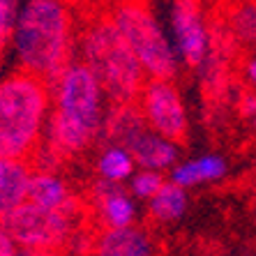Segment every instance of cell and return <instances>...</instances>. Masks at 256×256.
<instances>
[{
    "instance_id": "cell-13",
    "label": "cell",
    "mask_w": 256,
    "mask_h": 256,
    "mask_svg": "<svg viewBox=\"0 0 256 256\" xmlns=\"http://www.w3.org/2000/svg\"><path fill=\"white\" fill-rule=\"evenodd\" d=\"M32 164L28 160L0 157V222H5L28 198Z\"/></svg>"
},
{
    "instance_id": "cell-26",
    "label": "cell",
    "mask_w": 256,
    "mask_h": 256,
    "mask_svg": "<svg viewBox=\"0 0 256 256\" xmlns=\"http://www.w3.org/2000/svg\"><path fill=\"white\" fill-rule=\"evenodd\" d=\"M102 256H118V254H102Z\"/></svg>"
},
{
    "instance_id": "cell-17",
    "label": "cell",
    "mask_w": 256,
    "mask_h": 256,
    "mask_svg": "<svg viewBox=\"0 0 256 256\" xmlns=\"http://www.w3.org/2000/svg\"><path fill=\"white\" fill-rule=\"evenodd\" d=\"M185 187H180L178 182H173L171 178L164 182L160 192L155 196L146 201V210H148V217L157 224H173L185 217L187 208H190V196H187Z\"/></svg>"
},
{
    "instance_id": "cell-16",
    "label": "cell",
    "mask_w": 256,
    "mask_h": 256,
    "mask_svg": "<svg viewBox=\"0 0 256 256\" xmlns=\"http://www.w3.org/2000/svg\"><path fill=\"white\" fill-rule=\"evenodd\" d=\"M136 168H138V164L127 146L111 143V141L100 143V150H97V155H95L97 178L125 185V182H130L132 176L136 173Z\"/></svg>"
},
{
    "instance_id": "cell-25",
    "label": "cell",
    "mask_w": 256,
    "mask_h": 256,
    "mask_svg": "<svg viewBox=\"0 0 256 256\" xmlns=\"http://www.w3.org/2000/svg\"><path fill=\"white\" fill-rule=\"evenodd\" d=\"M247 122H250V127H252V130H254V132H256V114H254V116H252V118H250V120H247Z\"/></svg>"
},
{
    "instance_id": "cell-12",
    "label": "cell",
    "mask_w": 256,
    "mask_h": 256,
    "mask_svg": "<svg viewBox=\"0 0 256 256\" xmlns=\"http://www.w3.org/2000/svg\"><path fill=\"white\" fill-rule=\"evenodd\" d=\"M228 173V162L220 152H206L198 157H190V160H180L176 166L168 171V178L173 182H178L185 190H194L201 185H212L226 178Z\"/></svg>"
},
{
    "instance_id": "cell-19",
    "label": "cell",
    "mask_w": 256,
    "mask_h": 256,
    "mask_svg": "<svg viewBox=\"0 0 256 256\" xmlns=\"http://www.w3.org/2000/svg\"><path fill=\"white\" fill-rule=\"evenodd\" d=\"M168 180V173L155 171V168H136V173L130 178L127 187L138 201H150L157 192L164 187V182Z\"/></svg>"
},
{
    "instance_id": "cell-10",
    "label": "cell",
    "mask_w": 256,
    "mask_h": 256,
    "mask_svg": "<svg viewBox=\"0 0 256 256\" xmlns=\"http://www.w3.org/2000/svg\"><path fill=\"white\" fill-rule=\"evenodd\" d=\"M130 150L138 168H155V171L168 173L180 162V143L150 127H146L130 143Z\"/></svg>"
},
{
    "instance_id": "cell-3",
    "label": "cell",
    "mask_w": 256,
    "mask_h": 256,
    "mask_svg": "<svg viewBox=\"0 0 256 256\" xmlns=\"http://www.w3.org/2000/svg\"><path fill=\"white\" fill-rule=\"evenodd\" d=\"M76 60L92 70L111 104L136 102L148 81L143 65L111 12H100L78 28Z\"/></svg>"
},
{
    "instance_id": "cell-9",
    "label": "cell",
    "mask_w": 256,
    "mask_h": 256,
    "mask_svg": "<svg viewBox=\"0 0 256 256\" xmlns=\"http://www.w3.org/2000/svg\"><path fill=\"white\" fill-rule=\"evenodd\" d=\"M88 208L104 228H122L136 224L138 198L130 192V187L97 178L88 192Z\"/></svg>"
},
{
    "instance_id": "cell-5",
    "label": "cell",
    "mask_w": 256,
    "mask_h": 256,
    "mask_svg": "<svg viewBox=\"0 0 256 256\" xmlns=\"http://www.w3.org/2000/svg\"><path fill=\"white\" fill-rule=\"evenodd\" d=\"M120 32L130 42L148 78H173L180 70V58L171 32L157 21L146 0H116L108 10Z\"/></svg>"
},
{
    "instance_id": "cell-20",
    "label": "cell",
    "mask_w": 256,
    "mask_h": 256,
    "mask_svg": "<svg viewBox=\"0 0 256 256\" xmlns=\"http://www.w3.org/2000/svg\"><path fill=\"white\" fill-rule=\"evenodd\" d=\"M21 2L24 0H0V58L10 51L14 24H16Z\"/></svg>"
},
{
    "instance_id": "cell-24",
    "label": "cell",
    "mask_w": 256,
    "mask_h": 256,
    "mask_svg": "<svg viewBox=\"0 0 256 256\" xmlns=\"http://www.w3.org/2000/svg\"><path fill=\"white\" fill-rule=\"evenodd\" d=\"M21 256H62L58 250H21Z\"/></svg>"
},
{
    "instance_id": "cell-28",
    "label": "cell",
    "mask_w": 256,
    "mask_h": 256,
    "mask_svg": "<svg viewBox=\"0 0 256 256\" xmlns=\"http://www.w3.org/2000/svg\"><path fill=\"white\" fill-rule=\"evenodd\" d=\"M254 190H256V178H254Z\"/></svg>"
},
{
    "instance_id": "cell-4",
    "label": "cell",
    "mask_w": 256,
    "mask_h": 256,
    "mask_svg": "<svg viewBox=\"0 0 256 256\" xmlns=\"http://www.w3.org/2000/svg\"><path fill=\"white\" fill-rule=\"evenodd\" d=\"M51 84L26 70L0 76V157L28 160L46 136Z\"/></svg>"
},
{
    "instance_id": "cell-18",
    "label": "cell",
    "mask_w": 256,
    "mask_h": 256,
    "mask_svg": "<svg viewBox=\"0 0 256 256\" xmlns=\"http://www.w3.org/2000/svg\"><path fill=\"white\" fill-rule=\"evenodd\" d=\"M228 30L238 44L256 51V0H240L233 7L228 16Z\"/></svg>"
},
{
    "instance_id": "cell-7",
    "label": "cell",
    "mask_w": 256,
    "mask_h": 256,
    "mask_svg": "<svg viewBox=\"0 0 256 256\" xmlns=\"http://www.w3.org/2000/svg\"><path fill=\"white\" fill-rule=\"evenodd\" d=\"M136 104L150 130L160 132L178 143L187 136L190 114H187L182 92L173 84V78H148Z\"/></svg>"
},
{
    "instance_id": "cell-8",
    "label": "cell",
    "mask_w": 256,
    "mask_h": 256,
    "mask_svg": "<svg viewBox=\"0 0 256 256\" xmlns=\"http://www.w3.org/2000/svg\"><path fill=\"white\" fill-rule=\"evenodd\" d=\"M168 32L180 62L190 70H201L212 48V28L203 14L201 0H173Z\"/></svg>"
},
{
    "instance_id": "cell-6",
    "label": "cell",
    "mask_w": 256,
    "mask_h": 256,
    "mask_svg": "<svg viewBox=\"0 0 256 256\" xmlns=\"http://www.w3.org/2000/svg\"><path fill=\"white\" fill-rule=\"evenodd\" d=\"M86 210L46 208L26 198L2 224L21 250H58L67 252L84 231Z\"/></svg>"
},
{
    "instance_id": "cell-23",
    "label": "cell",
    "mask_w": 256,
    "mask_h": 256,
    "mask_svg": "<svg viewBox=\"0 0 256 256\" xmlns=\"http://www.w3.org/2000/svg\"><path fill=\"white\" fill-rule=\"evenodd\" d=\"M242 78L252 90H256V51H252L242 62Z\"/></svg>"
},
{
    "instance_id": "cell-22",
    "label": "cell",
    "mask_w": 256,
    "mask_h": 256,
    "mask_svg": "<svg viewBox=\"0 0 256 256\" xmlns=\"http://www.w3.org/2000/svg\"><path fill=\"white\" fill-rule=\"evenodd\" d=\"M238 114L242 116L244 120H250L252 116L256 114V90H247L238 97Z\"/></svg>"
},
{
    "instance_id": "cell-15",
    "label": "cell",
    "mask_w": 256,
    "mask_h": 256,
    "mask_svg": "<svg viewBox=\"0 0 256 256\" xmlns=\"http://www.w3.org/2000/svg\"><path fill=\"white\" fill-rule=\"evenodd\" d=\"M146 127H148V122L143 118L136 102H130V104H111V108H108V114H106V120H104L102 141L122 143V146L130 148V143L134 141Z\"/></svg>"
},
{
    "instance_id": "cell-21",
    "label": "cell",
    "mask_w": 256,
    "mask_h": 256,
    "mask_svg": "<svg viewBox=\"0 0 256 256\" xmlns=\"http://www.w3.org/2000/svg\"><path fill=\"white\" fill-rule=\"evenodd\" d=\"M0 256H21V247L10 236V231L5 228L2 222H0Z\"/></svg>"
},
{
    "instance_id": "cell-1",
    "label": "cell",
    "mask_w": 256,
    "mask_h": 256,
    "mask_svg": "<svg viewBox=\"0 0 256 256\" xmlns=\"http://www.w3.org/2000/svg\"><path fill=\"white\" fill-rule=\"evenodd\" d=\"M108 108L111 102L100 78L88 65L74 60L51 84V118L44 141L65 160L84 155L102 141Z\"/></svg>"
},
{
    "instance_id": "cell-2",
    "label": "cell",
    "mask_w": 256,
    "mask_h": 256,
    "mask_svg": "<svg viewBox=\"0 0 256 256\" xmlns=\"http://www.w3.org/2000/svg\"><path fill=\"white\" fill-rule=\"evenodd\" d=\"M76 37L70 0H24L10 54L18 70L54 84L76 60Z\"/></svg>"
},
{
    "instance_id": "cell-27",
    "label": "cell",
    "mask_w": 256,
    "mask_h": 256,
    "mask_svg": "<svg viewBox=\"0 0 256 256\" xmlns=\"http://www.w3.org/2000/svg\"><path fill=\"white\" fill-rule=\"evenodd\" d=\"M254 226H256V210H254Z\"/></svg>"
},
{
    "instance_id": "cell-11",
    "label": "cell",
    "mask_w": 256,
    "mask_h": 256,
    "mask_svg": "<svg viewBox=\"0 0 256 256\" xmlns=\"http://www.w3.org/2000/svg\"><path fill=\"white\" fill-rule=\"evenodd\" d=\"M28 201L46 206V208H60V210H88L81 198L74 194L72 185L67 182L60 171H35L28 187Z\"/></svg>"
},
{
    "instance_id": "cell-14",
    "label": "cell",
    "mask_w": 256,
    "mask_h": 256,
    "mask_svg": "<svg viewBox=\"0 0 256 256\" xmlns=\"http://www.w3.org/2000/svg\"><path fill=\"white\" fill-rule=\"evenodd\" d=\"M97 256L118 254V256H155L157 247L148 231L138 224L122 228H104L95 240Z\"/></svg>"
}]
</instances>
